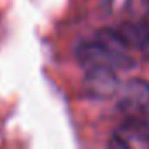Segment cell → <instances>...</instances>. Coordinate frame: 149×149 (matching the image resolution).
Listing matches in <instances>:
<instances>
[{"label":"cell","instance_id":"6da1fadb","mask_svg":"<svg viewBox=\"0 0 149 149\" xmlns=\"http://www.w3.org/2000/svg\"><path fill=\"white\" fill-rule=\"evenodd\" d=\"M76 54L83 67H109L114 70H125L135 63L116 28L98 30L95 39L86 40L77 47Z\"/></svg>","mask_w":149,"mask_h":149},{"label":"cell","instance_id":"7a4b0ae2","mask_svg":"<svg viewBox=\"0 0 149 149\" xmlns=\"http://www.w3.org/2000/svg\"><path fill=\"white\" fill-rule=\"evenodd\" d=\"M118 109L130 119L149 111V81L133 77L118 90Z\"/></svg>","mask_w":149,"mask_h":149},{"label":"cell","instance_id":"3957f363","mask_svg":"<svg viewBox=\"0 0 149 149\" xmlns=\"http://www.w3.org/2000/svg\"><path fill=\"white\" fill-rule=\"evenodd\" d=\"M83 86L88 97L97 100H107L118 93L121 84L118 79V70L109 67H86Z\"/></svg>","mask_w":149,"mask_h":149},{"label":"cell","instance_id":"277c9868","mask_svg":"<svg viewBox=\"0 0 149 149\" xmlns=\"http://www.w3.org/2000/svg\"><path fill=\"white\" fill-rule=\"evenodd\" d=\"M126 49L149 53V23H123L116 28Z\"/></svg>","mask_w":149,"mask_h":149},{"label":"cell","instance_id":"5b68a950","mask_svg":"<svg viewBox=\"0 0 149 149\" xmlns=\"http://www.w3.org/2000/svg\"><path fill=\"white\" fill-rule=\"evenodd\" d=\"M109 146L112 147H133V146H149V132L144 125H130L123 132L112 135Z\"/></svg>","mask_w":149,"mask_h":149},{"label":"cell","instance_id":"8992f818","mask_svg":"<svg viewBox=\"0 0 149 149\" xmlns=\"http://www.w3.org/2000/svg\"><path fill=\"white\" fill-rule=\"evenodd\" d=\"M142 2H144V4H146L147 7H149V0H142Z\"/></svg>","mask_w":149,"mask_h":149}]
</instances>
